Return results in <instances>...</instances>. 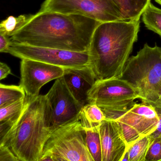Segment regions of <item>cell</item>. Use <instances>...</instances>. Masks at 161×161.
<instances>
[{
    "instance_id": "1",
    "label": "cell",
    "mask_w": 161,
    "mask_h": 161,
    "mask_svg": "<svg viewBox=\"0 0 161 161\" xmlns=\"http://www.w3.org/2000/svg\"><path fill=\"white\" fill-rule=\"evenodd\" d=\"M100 23L78 15L39 11L31 15L11 39L36 47L87 52L93 33Z\"/></svg>"
},
{
    "instance_id": "2",
    "label": "cell",
    "mask_w": 161,
    "mask_h": 161,
    "mask_svg": "<svg viewBox=\"0 0 161 161\" xmlns=\"http://www.w3.org/2000/svg\"><path fill=\"white\" fill-rule=\"evenodd\" d=\"M139 28L140 20L103 22L97 27L88 50L96 80L121 78Z\"/></svg>"
},
{
    "instance_id": "3",
    "label": "cell",
    "mask_w": 161,
    "mask_h": 161,
    "mask_svg": "<svg viewBox=\"0 0 161 161\" xmlns=\"http://www.w3.org/2000/svg\"><path fill=\"white\" fill-rule=\"evenodd\" d=\"M53 132L46 96H26L23 112L0 145L9 147L19 161H39L44 146Z\"/></svg>"
},
{
    "instance_id": "4",
    "label": "cell",
    "mask_w": 161,
    "mask_h": 161,
    "mask_svg": "<svg viewBox=\"0 0 161 161\" xmlns=\"http://www.w3.org/2000/svg\"><path fill=\"white\" fill-rule=\"evenodd\" d=\"M120 79L133 87L142 103L153 105L161 96V48L145 44L129 58Z\"/></svg>"
},
{
    "instance_id": "5",
    "label": "cell",
    "mask_w": 161,
    "mask_h": 161,
    "mask_svg": "<svg viewBox=\"0 0 161 161\" xmlns=\"http://www.w3.org/2000/svg\"><path fill=\"white\" fill-rule=\"evenodd\" d=\"M94 161L86 140L80 116L54 130L39 161Z\"/></svg>"
},
{
    "instance_id": "6",
    "label": "cell",
    "mask_w": 161,
    "mask_h": 161,
    "mask_svg": "<svg viewBox=\"0 0 161 161\" xmlns=\"http://www.w3.org/2000/svg\"><path fill=\"white\" fill-rule=\"evenodd\" d=\"M138 96L133 87L119 78L97 80L87 95V103H95L106 118L114 119L136 103Z\"/></svg>"
},
{
    "instance_id": "7",
    "label": "cell",
    "mask_w": 161,
    "mask_h": 161,
    "mask_svg": "<svg viewBox=\"0 0 161 161\" xmlns=\"http://www.w3.org/2000/svg\"><path fill=\"white\" fill-rule=\"evenodd\" d=\"M7 53L21 59H30L64 68L81 67L89 65L88 51H71L36 47L11 40Z\"/></svg>"
},
{
    "instance_id": "8",
    "label": "cell",
    "mask_w": 161,
    "mask_h": 161,
    "mask_svg": "<svg viewBox=\"0 0 161 161\" xmlns=\"http://www.w3.org/2000/svg\"><path fill=\"white\" fill-rule=\"evenodd\" d=\"M39 11L78 15L101 23L122 20L110 0H45Z\"/></svg>"
},
{
    "instance_id": "9",
    "label": "cell",
    "mask_w": 161,
    "mask_h": 161,
    "mask_svg": "<svg viewBox=\"0 0 161 161\" xmlns=\"http://www.w3.org/2000/svg\"><path fill=\"white\" fill-rule=\"evenodd\" d=\"M128 147L142 136L155 131L159 118L155 108L146 103H136L114 119Z\"/></svg>"
},
{
    "instance_id": "10",
    "label": "cell",
    "mask_w": 161,
    "mask_h": 161,
    "mask_svg": "<svg viewBox=\"0 0 161 161\" xmlns=\"http://www.w3.org/2000/svg\"><path fill=\"white\" fill-rule=\"evenodd\" d=\"M45 96L48 105L50 124L53 132L80 116L83 106L73 97L63 77L56 80Z\"/></svg>"
},
{
    "instance_id": "11",
    "label": "cell",
    "mask_w": 161,
    "mask_h": 161,
    "mask_svg": "<svg viewBox=\"0 0 161 161\" xmlns=\"http://www.w3.org/2000/svg\"><path fill=\"white\" fill-rule=\"evenodd\" d=\"M65 68L39 61L22 59L20 85L30 97H37L41 88L53 80L62 78Z\"/></svg>"
},
{
    "instance_id": "12",
    "label": "cell",
    "mask_w": 161,
    "mask_h": 161,
    "mask_svg": "<svg viewBox=\"0 0 161 161\" xmlns=\"http://www.w3.org/2000/svg\"><path fill=\"white\" fill-rule=\"evenodd\" d=\"M102 161H122L128 146L115 120L106 118L99 125Z\"/></svg>"
},
{
    "instance_id": "13",
    "label": "cell",
    "mask_w": 161,
    "mask_h": 161,
    "mask_svg": "<svg viewBox=\"0 0 161 161\" xmlns=\"http://www.w3.org/2000/svg\"><path fill=\"white\" fill-rule=\"evenodd\" d=\"M63 78L73 97L81 104L87 103V95L97 80L90 66L65 68Z\"/></svg>"
},
{
    "instance_id": "14",
    "label": "cell",
    "mask_w": 161,
    "mask_h": 161,
    "mask_svg": "<svg viewBox=\"0 0 161 161\" xmlns=\"http://www.w3.org/2000/svg\"><path fill=\"white\" fill-rule=\"evenodd\" d=\"M124 21L140 20L151 0H110Z\"/></svg>"
},
{
    "instance_id": "15",
    "label": "cell",
    "mask_w": 161,
    "mask_h": 161,
    "mask_svg": "<svg viewBox=\"0 0 161 161\" xmlns=\"http://www.w3.org/2000/svg\"><path fill=\"white\" fill-rule=\"evenodd\" d=\"M25 103L26 98L0 108V139H2L16 123L23 112Z\"/></svg>"
},
{
    "instance_id": "16",
    "label": "cell",
    "mask_w": 161,
    "mask_h": 161,
    "mask_svg": "<svg viewBox=\"0 0 161 161\" xmlns=\"http://www.w3.org/2000/svg\"><path fill=\"white\" fill-rule=\"evenodd\" d=\"M80 119L83 127H93L99 125L106 117L98 105L95 103H87L82 107Z\"/></svg>"
},
{
    "instance_id": "17",
    "label": "cell",
    "mask_w": 161,
    "mask_h": 161,
    "mask_svg": "<svg viewBox=\"0 0 161 161\" xmlns=\"http://www.w3.org/2000/svg\"><path fill=\"white\" fill-rule=\"evenodd\" d=\"M99 125L93 127H83L85 132L86 145L94 161H102Z\"/></svg>"
},
{
    "instance_id": "18",
    "label": "cell",
    "mask_w": 161,
    "mask_h": 161,
    "mask_svg": "<svg viewBox=\"0 0 161 161\" xmlns=\"http://www.w3.org/2000/svg\"><path fill=\"white\" fill-rule=\"evenodd\" d=\"M26 92L19 86L0 84V108L25 99Z\"/></svg>"
},
{
    "instance_id": "19",
    "label": "cell",
    "mask_w": 161,
    "mask_h": 161,
    "mask_svg": "<svg viewBox=\"0 0 161 161\" xmlns=\"http://www.w3.org/2000/svg\"><path fill=\"white\" fill-rule=\"evenodd\" d=\"M151 140L148 135L142 136L128 147V161H145Z\"/></svg>"
},
{
    "instance_id": "20",
    "label": "cell",
    "mask_w": 161,
    "mask_h": 161,
    "mask_svg": "<svg viewBox=\"0 0 161 161\" xmlns=\"http://www.w3.org/2000/svg\"><path fill=\"white\" fill-rule=\"evenodd\" d=\"M142 16L146 28L161 36V9L150 3L143 12Z\"/></svg>"
},
{
    "instance_id": "21",
    "label": "cell",
    "mask_w": 161,
    "mask_h": 161,
    "mask_svg": "<svg viewBox=\"0 0 161 161\" xmlns=\"http://www.w3.org/2000/svg\"><path fill=\"white\" fill-rule=\"evenodd\" d=\"M31 15H21L18 17L10 16L0 24V34L12 37L28 21Z\"/></svg>"
},
{
    "instance_id": "22",
    "label": "cell",
    "mask_w": 161,
    "mask_h": 161,
    "mask_svg": "<svg viewBox=\"0 0 161 161\" xmlns=\"http://www.w3.org/2000/svg\"><path fill=\"white\" fill-rule=\"evenodd\" d=\"M145 161H161V138L152 139Z\"/></svg>"
},
{
    "instance_id": "23",
    "label": "cell",
    "mask_w": 161,
    "mask_h": 161,
    "mask_svg": "<svg viewBox=\"0 0 161 161\" xmlns=\"http://www.w3.org/2000/svg\"><path fill=\"white\" fill-rule=\"evenodd\" d=\"M0 161H19L8 147L0 145Z\"/></svg>"
},
{
    "instance_id": "24",
    "label": "cell",
    "mask_w": 161,
    "mask_h": 161,
    "mask_svg": "<svg viewBox=\"0 0 161 161\" xmlns=\"http://www.w3.org/2000/svg\"><path fill=\"white\" fill-rule=\"evenodd\" d=\"M154 108L158 114V117L159 118V121L157 125V128L155 131L148 135L151 140L156 138H161V107H155Z\"/></svg>"
},
{
    "instance_id": "25",
    "label": "cell",
    "mask_w": 161,
    "mask_h": 161,
    "mask_svg": "<svg viewBox=\"0 0 161 161\" xmlns=\"http://www.w3.org/2000/svg\"><path fill=\"white\" fill-rule=\"evenodd\" d=\"M11 42V39L8 36L0 34V52L7 53Z\"/></svg>"
},
{
    "instance_id": "26",
    "label": "cell",
    "mask_w": 161,
    "mask_h": 161,
    "mask_svg": "<svg viewBox=\"0 0 161 161\" xmlns=\"http://www.w3.org/2000/svg\"><path fill=\"white\" fill-rule=\"evenodd\" d=\"M0 80L5 79L8 75L12 74L11 69L5 63H0Z\"/></svg>"
},
{
    "instance_id": "27",
    "label": "cell",
    "mask_w": 161,
    "mask_h": 161,
    "mask_svg": "<svg viewBox=\"0 0 161 161\" xmlns=\"http://www.w3.org/2000/svg\"><path fill=\"white\" fill-rule=\"evenodd\" d=\"M152 106L154 107H161V96L159 98V99L157 100V101L153 105H152Z\"/></svg>"
},
{
    "instance_id": "28",
    "label": "cell",
    "mask_w": 161,
    "mask_h": 161,
    "mask_svg": "<svg viewBox=\"0 0 161 161\" xmlns=\"http://www.w3.org/2000/svg\"><path fill=\"white\" fill-rule=\"evenodd\" d=\"M155 1L161 5V0H155Z\"/></svg>"
}]
</instances>
